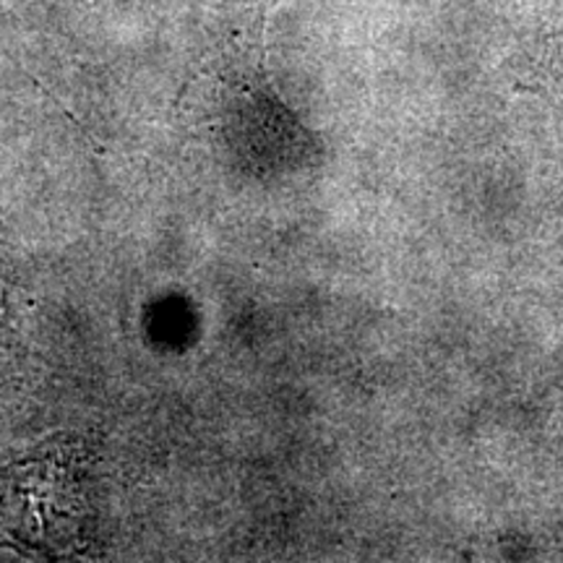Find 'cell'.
Segmentation results:
<instances>
[{"mask_svg":"<svg viewBox=\"0 0 563 563\" xmlns=\"http://www.w3.org/2000/svg\"><path fill=\"white\" fill-rule=\"evenodd\" d=\"M194 3V9H203V5H207V9H232V5H243V3H249V0H191Z\"/></svg>","mask_w":563,"mask_h":563,"instance_id":"cell-1","label":"cell"}]
</instances>
